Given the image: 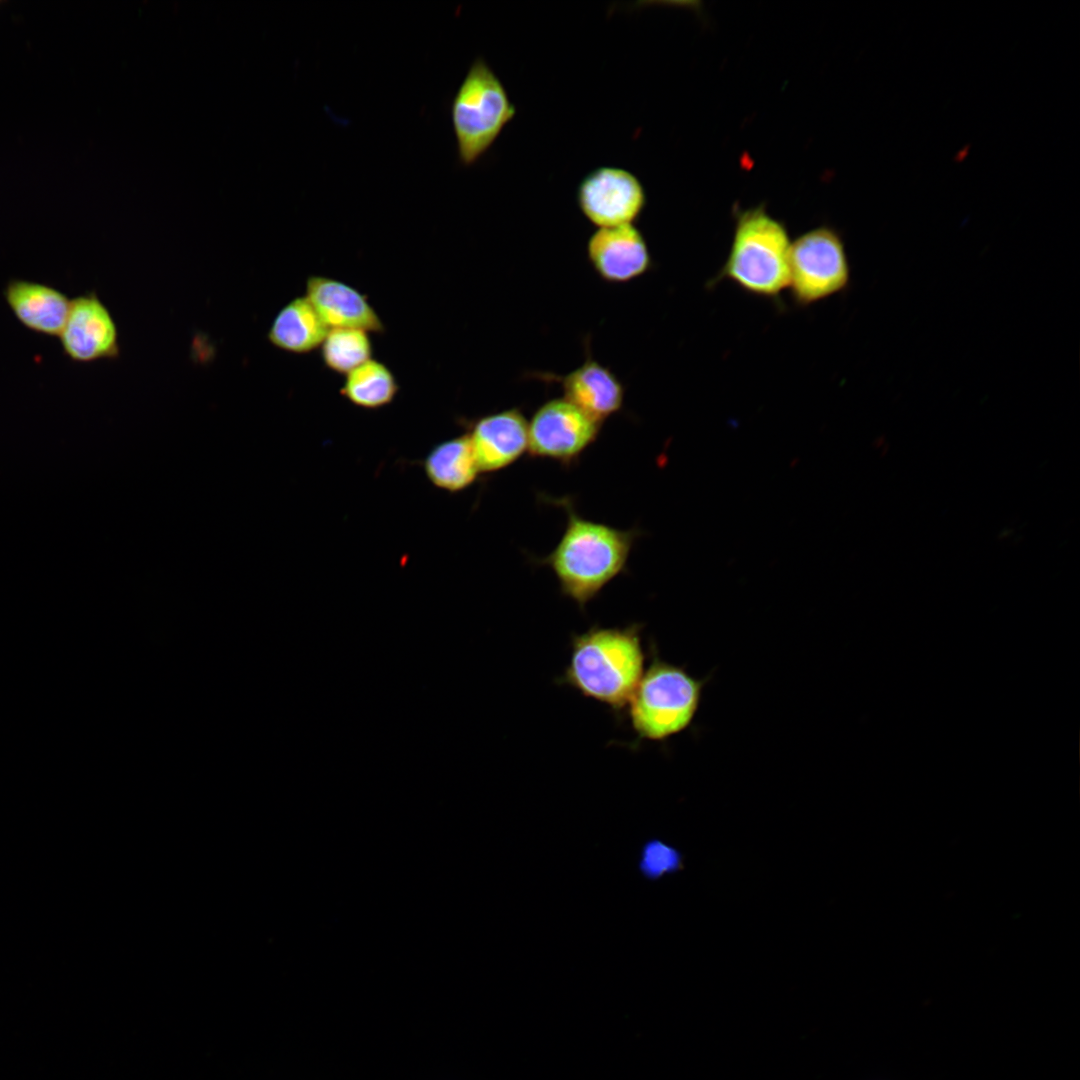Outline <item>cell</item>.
Listing matches in <instances>:
<instances>
[{
  "label": "cell",
  "mask_w": 1080,
  "mask_h": 1080,
  "mask_svg": "<svg viewBox=\"0 0 1080 1080\" xmlns=\"http://www.w3.org/2000/svg\"><path fill=\"white\" fill-rule=\"evenodd\" d=\"M542 498L561 507L567 521L554 549L545 557L532 560L537 565L549 567L561 593L583 609L607 584L627 570L633 544L641 532L587 519L577 512L571 497Z\"/></svg>",
  "instance_id": "cell-1"
},
{
  "label": "cell",
  "mask_w": 1080,
  "mask_h": 1080,
  "mask_svg": "<svg viewBox=\"0 0 1080 1080\" xmlns=\"http://www.w3.org/2000/svg\"><path fill=\"white\" fill-rule=\"evenodd\" d=\"M644 664L640 624L595 625L573 635L560 683L620 713L644 673Z\"/></svg>",
  "instance_id": "cell-2"
},
{
  "label": "cell",
  "mask_w": 1080,
  "mask_h": 1080,
  "mask_svg": "<svg viewBox=\"0 0 1080 1080\" xmlns=\"http://www.w3.org/2000/svg\"><path fill=\"white\" fill-rule=\"evenodd\" d=\"M790 248L785 224L764 206L737 211L726 260L707 287L726 280L752 296L778 300L788 288Z\"/></svg>",
  "instance_id": "cell-3"
},
{
  "label": "cell",
  "mask_w": 1080,
  "mask_h": 1080,
  "mask_svg": "<svg viewBox=\"0 0 1080 1080\" xmlns=\"http://www.w3.org/2000/svg\"><path fill=\"white\" fill-rule=\"evenodd\" d=\"M705 680L662 660L653 649L651 662L628 704V716L643 740L665 741L686 730L700 706Z\"/></svg>",
  "instance_id": "cell-4"
},
{
  "label": "cell",
  "mask_w": 1080,
  "mask_h": 1080,
  "mask_svg": "<svg viewBox=\"0 0 1080 1080\" xmlns=\"http://www.w3.org/2000/svg\"><path fill=\"white\" fill-rule=\"evenodd\" d=\"M517 113L501 79L482 57L471 63L450 105L460 164L477 163Z\"/></svg>",
  "instance_id": "cell-5"
},
{
  "label": "cell",
  "mask_w": 1080,
  "mask_h": 1080,
  "mask_svg": "<svg viewBox=\"0 0 1080 1080\" xmlns=\"http://www.w3.org/2000/svg\"><path fill=\"white\" fill-rule=\"evenodd\" d=\"M850 282L845 243L834 228L819 226L791 242L787 289L796 306L808 307L841 293Z\"/></svg>",
  "instance_id": "cell-6"
},
{
  "label": "cell",
  "mask_w": 1080,
  "mask_h": 1080,
  "mask_svg": "<svg viewBox=\"0 0 1080 1080\" xmlns=\"http://www.w3.org/2000/svg\"><path fill=\"white\" fill-rule=\"evenodd\" d=\"M601 425L566 399H551L528 421L527 452L568 468L596 441Z\"/></svg>",
  "instance_id": "cell-7"
},
{
  "label": "cell",
  "mask_w": 1080,
  "mask_h": 1080,
  "mask_svg": "<svg viewBox=\"0 0 1080 1080\" xmlns=\"http://www.w3.org/2000/svg\"><path fill=\"white\" fill-rule=\"evenodd\" d=\"M582 214L598 228L633 224L646 206V192L632 172L597 167L580 181L576 192Z\"/></svg>",
  "instance_id": "cell-8"
},
{
  "label": "cell",
  "mask_w": 1080,
  "mask_h": 1080,
  "mask_svg": "<svg viewBox=\"0 0 1080 1080\" xmlns=\"http://www.w3.org/2000/svg\"><path fill=\"white\" fill-rule=\"evenodd\" d=\"M58 338L63 355L75 363L115 359L120 353L117 325L95 291L72 299Z\"/></svg>",
  "instance_id": "cell-9"
},
{
  "label": "cell",
  "mask_w": 1080,
  "mask_h": 1080,
  "mask_svg": "<svg viewBox=\"0 0 1080 1080\" xmlns=\"http://www.w3.org/2000/svg\"><path fill=\"white\" fill-rule=\"evenodd\" d=\"M481 473H494L528 451V421L519 408L462 419Z\"/></svg>",
  "instance_id": "cell-10"
},
{
  "label": "cell",
  "mask_w": 1080,
  "mask_h": 1080,
  "mask_svg": "<svg viewBox=\"0 0 1080 1080\" xmlns=\"http://www.w3.org/2000/svg\"><path fill=\"white\" fill-rule=\"evenodd\" d=\"M586 251L594 271L610 283L634 280L652 266L646 240L633 224L598 228L588 239Z\"/></svg>",
  "instance_id": "cell-11"
},
{
  "label": "cell",
  "mask_w": 1080,
  "mask_h": 1080,
  "mask_svg": "<svg viewBox=\"0 0 1080 1080\" xmlns=\"http://www.w3.org/2000/svg\"><path fill=\"white\" fill-rule=\"evenodd\" d=\"M534 377L558 383L564 399L600 423L623 406L625 389L621 381L610 368L589 356L568 374L534 373Z\"/></svg>",
  "instance_id": "cell-12"
},
{
  "label": "cell",
  "mask_w": 1080,
  "mask_h": 1080,
  "mask_svg": "<svg viewBox=\"0 0 1080 1080\" xmlns=\"http://www.w3.org/2000/svg\"><path fill=\"white\" fill-rule=\"evenodd\" d=\"M305 297L328 329L355 328L377 334L386 330L367 295L338 279L323 275L309 276L305 283Z\"/></svg>",
  "instance_id": "cell-13"
},
{
  "label": "cell",
  "mask_w": 1080,
  "mask_h": 1080,
  "mask_svg": "<svg viewBox=\"0 0 1080 1080\" xmlns=\"http://www.w3.org/2000/svg\"><path fill=\"white\" fill-rule=\"evenodd\" d=\"M4 300L15 319L27 330L58 338L69 314L72 299L48 283L20 278L9 279Z\"/></svg>",
  "instance_id": "cell-14"
},
{
  "label": "cell",
  "mask_w": 1080,
  "mask_h": 1080,
  "mask_svg": "<svg viewBox=\"0 0 1080 1080\" xmlns=\"http://www.w3.org/2000/svg\"><path fill=\"white\" fill-rule=\"evenodd\" d=\"M328 327L304 296L285 304L274 317L267 333L269 342L293 354H308L319 349Z\"/></svg>",
  "instance_id": "cell-15"
},
{
  "label": "cell",
  "mask_w": 1080,
  "mask_h": 1080,
  "mask_svg": "<svg viewBox=\"0 0 1080 1080\" xmlns=\"http://www.w3.org/2000/svg\"><path fill=\"white\" fill-rule=\"evenodd\" d=\"M422 468L434 487L449 493L466 490L480 474L466 433L433 446L424 457Z\"/></svg>",
  "instance_id": "cell-16"
},
{
  "label": "cell",
  "mask_w": 1080,
  "mask_h": 1080,
  "mask_svg": "<svg viewBox=\"0 0 1080 1080\" xmlns=\"http://www.w3.org/2000/svg\"><path fill=\"white\" fill-rule=\"evenodd\" d=\"M399 389L393 371L372 357L345 375L339 393L355 407L378 410L390 405Z\"/></svg>",
  "instance_id": "cell-17"
},
{
  "label": "cell",
  "mask_w": 1080,
  "mask_h": 1080,
  "mask_svg": "<svg viewBox=\"0 0 1080 1080\" xmlns=\"http://www.w3.org/2000/svg\"><path fill=\"white\" fill-rule=\"evenodd\" d=\"M320 357L330 371L346 375L372 358L369 332L355 328L328 329L320 347Z\"/></svg>",
  "instance_id": "cell-18"
},
{
  "label": "cell",
  "mask_w": 1080,
  "mask_h": 1080,
  "mask_svg": "<svg viewBox=\"0 0 1080 1080\" xmlns=\"http://www.w3.org/2000/svg\"><path fill=\"white\" fill-rule=\"evenodd\" d=\"M681 866L682 854L666 842L654 838L642 846L638 867L646 879L658 880L679 871Z\"/></svg>",
  "instance_id": "cell-19"
}]
</instances>
